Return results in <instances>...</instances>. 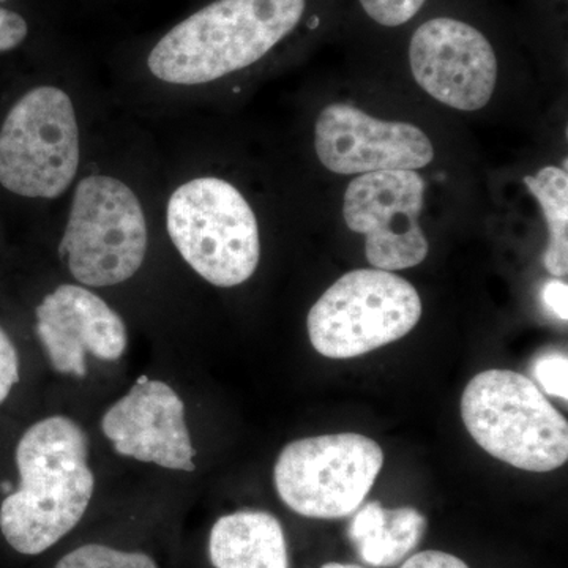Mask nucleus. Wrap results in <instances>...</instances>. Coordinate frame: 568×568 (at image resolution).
<instances>
[{"label":"nucleus","mask_w":568,"mask_h":568,"mask_svg":"<svg viewBox=\"0 0 568 568\" xmlns=\"http://www.w3.org/2000/svg\"><path fill=\"white\" fill-rule=\"evenodd\" d=\"M537 383L547 394L568 399V357L562 353L540 355L534 364Z\"/></svg>","instance_id":"18"},{"label":"nucleus","mask_w":568,"mask_h":568,"mask_svg":"<svg viewBox=\"0 0 568 568\" xmlns=\"http://www.w3.org/2000/svg\"><path fill=\"white\" fill-rule=\"evenodd\" d=\"M422 313L420 295L407 280L381 268H357L321 295L306 327L324 357L354 358L405 338Z\"/></svg>","instance_id":"5"},{"label":"nucleus","mask_w":568,"mask_h":568,"mask_svg":"<svg viewBox=\"0 0 568 568\" xmlns=\"http://www.w3.org/2000/svg\"><path fill=\"white\" fill-rule=\"evenodd\" d=\"M103 435L119 455L164 469L193 473L192 437L181 396L162 381L141 377L102 418Z\"/></svg>","instance_id":"12"},{"label":"nucleus","mask_w":568,"mask_h":568,"mask_svg":"<svg viewBox=\"0 0 568 568\" xmlns=\"http://www.w3.org/2000/svg\"><path fill=\"white\" fill-rule=\"evenodd\" d=\"M0 2H2V0H0Z\"/></svg>","instance_id":"26"},{"label":"nucleus","mask_w":568,"mask_h":568,"mask_svg":"<svg viewBox=\"0 0 568 568\" xmlns=\"http://www.w3.org/2000/svg\"><path fill=\"white\" fill-rule=\"evenodd\" d=\"M425 181L417 171L362 174L347 185L343 219L353 233L365 235L373 268L395 272L416 267L428 256L420 226Z\"/></svg>","instance_id":"9"},{"label":"nucleus","mask_w":568,"mask_h":568,"mask_svg":"<svg viewBox=\"0 0 568 568\" xmlns=\"http://www.w3.org/2000/svg\"><path fill=\"white\" fill-rule=\"evenodd\" d=\"M28 33V22L21 14L0 9V52L11 51L20 47Z\"/></svg>","instance_id":"21"},{"label":"nucleus","mask_w":568,"mask_h":568,"mask_svg":"<svg viewBox=\"0 0 568 568\" xmlns=\"http://www.w3.org/2000/svg\"><path fill=\"white\" fill-rule=\"evenodd\" d=\"M526 186L540 204L548 224L545 268L564 278L568 274V175L566 170L547 166L536 175H526Z\"/></svg>","instance_id":"16"},{"label":"nucleus","mask_w":568,"mask_h":568,"mask_svg":"<svg viewBox=\"0 0 568 568\" xmlns=\"http://www.w3.org/2000/svg\"><path fill=\"white\" fill-rule=\"evenodd\" d=\"M209 555L215 568H290L282 523L261 510L220 518L211 530Z\"/></svg>","instance_id":"14"},{"label":"nucleus","mask_w":568,"mask_h":568,"mask_svg":"<svg viewBox=\"0 0 568 568\" xmlns=\"http://www.w3.org/2000/svg\"><path fill=\"white\" fill-rule=\"evenodd\" d=\"M2 489H6V491L11 493V485L9 484V481H7V484L2 485Z\"/></svg>","instance_id":"25"},{"label":"nucleus","mask_w":568,"mask_h":568,"mask_svg":"<svg viewBox=\"0 0 568 568\" xmlns=\"http://www.w3.org/2000/svg\"><path fill=\"white\" fill-rule=\"evenodd\" d=\"M321 568H364V567L355 566V564L328 562V564H324V566Z\"/></svg>","instance_id":"24"},{"label":"nucleus","mask_w":568,"mask_h":568,"mask_svg":"<svg viewBox=\"0 0 568 568\" xmlns=\"http://www.w3.org/2000/svg\"><path fill=\"white\" fill-rule=\"evenodd\" d=\"M80 166V130L73 102L52 85L26 93L0 129V183L24 197L54 200Z\"/></svg>","instance_id":"7"},{"label":"nucleus","mask_w":568,"mask_h":568,"mask_svg":"<svg viewBox=\"0 0 568 568\" xmlns=\"http://www.w3.org/2000/svg\"><path fill=\"white\" fill-rule=\"evenodd\" d=\"M426 0H361L365 13L386 28H398L413 20Z\"/></svg>","instance_id":"19"},{"label":"nucleus","mask_w":568,"mask_h":568,"mask_svg":"<svg viewBox=\"0 0 568 568\" xmlns=\"http://www.w3.org/2000/svg\"><path fill=\"white\" fill-rule=\"evenodd\" d=\"M148 252V224L136 194L111 175L78 183L59 256L78 282L115 286L132 278Z\"/></svg>","instance_id":"6"},{"label":"nucleus","mask_w":568,"mask_h":568,"mask_svg":"<svg viewBox=\"0 0 568 568\" xmlns=\"http://www.w3.org/2000/svg\"><path fill=\"white\" fill-rule=\"evenodd\" d=\"M462 417L478 446L517 469L551 473L567 463V418L517 372L474 376L463 392Z\"/></svg>","instance_id":"3"},{"label":"nucleus","mask_w":568,"mask_h":568,"mask_svg":"<svg viewBox=\"0 0 568 568\" xmlns=\"http://www.w3.org/2000/svg\"><path fill=\"white\" fill-rule=\"evenodd\" d=\"M306 0H215L171 29L149 54L156 80L207 84L244 70L297 28Z\"/></svg>","instance_id":"2"},{"label":"nucleus","mask_w":568,"mask_h":568,"mask_svg":"<svg viewBox=\"0 0 568 568\" xmlns=\"http://www.w3.org/2000/svg\"><path fill=\"white\" fill-rule=\"evenodd\" d=\"M20 488L0 506L11 548L36 556L58 544L84 517L95 488L84 429L69 417L37 422L17 447Z\"/></svg>","instance_id":"1"},{"label":"nucleus","mask_w":568,"mask_h":568,"mask_svg":"<svg viewBox=\"0 0 568 568\" xmlns=\"http://www.w3.org/2000/svg\"><path fill=\"white\" fill-rule=\"evenodd\" d=\"M399 568H469L465 560L444 551H422L410 556Z\"/></svg>","instance_id":"22"},{"label":"nucleus","mask_w":568,"mask_h":568,"mask_svg":"<svg viewBox=\"0 0 568 568\" xmlns=\"http://www.w3.org/2000/svg\"><path fill=\"white\" fill-rule=\"evenodd\" d=\"M383 466V448L358 433L305 437L276 459L275 488L302 517L346 518L364 504Z\"/></svg>","instance_id":"8"},{"label":"nucleus","mask_w":568,"mask_h":568,"mask_svg":"<svg viewBox=\"0 0 568 568\" xmlns=\"http://www.w3.org/2000/svg\"><path fill=\"white\" fill-rule=\"evenodd\" d=\"M541 295H544V304L547 305L552 315L559 317L560 321L568 320V286L566 282L560 278L551 280V282L545 284L544 294Z\"/></svg>","instance_id":"23"},{"label":"nucleus","mask_w":568,"mask_h":568,"mask_svg":"<svg viewBox=\"0 0 568 568\" xmlns=\"http://www.w3.org/2000/svg\"><path fill=\"white\" fill-rule=\"evenodd\" d=\"M409 63L417 84L454 110H481L495 93V48L465 21L435 18L424 22L410 39Z\"/></svg>","instance_id":"10"},{"label":"nucleus","mask_w":568,"mask_h":568,"mask_svg":"<svg viewBox=\"0 0 568 568\" xmlns=\"http://www.w3.org/2000/svg\"><path fill=\"white\" fill-rule=\"evenodd\" d=\"M20 381V358L9 335L0 328V405Z\"/></svg>","instance_id":"20"},{"label":"nucleus","mask_w":568,"mask_h":568,"mask_svg":"<svg viewBox=\"0 0 568 568\" xmlns=\"http://www.w3.org/2000/svg\"><path fill=\"white\" fill-rule=\"evenodd\" d=\"M55 568H159L142 552H125L104 545H84L59 560Z\"/></svg>","instance_id":"17"},{"label":"nucleus","mask_w":568,"mask_h":568,"mask_svg":"<svg viewBox=\"0 0 568 568\" xmlns=\"http://www.w3.org/2000/svg\"><path fill=\"white\" fill-rule=\"evenodd\" d=\"M166 224L183 260L213 286H239L256 272V215L230 182L200 178L183 183L168 203Z\"/></svg>","instance_id":"4"},{"label":"nucleus","mask_w":568,"mask_h":568,"mask_svg":"<svg viewBox=\"0 0 568 568\" xmlns=\"http://www.w3.org/2000/svg\"><path fill=\"white\" fill-rule=\"evenodd\" d=\"M37 335L52 368L62 375H88L85 355L114 362L129 343L125 323L99 295L62 284L37 306Z\"/></svg>","instance_id":"13"},{"label":"nucleus","mask_w":568,"mask_h":568,"mask_svg":"<svg viewBox=\"0 0 568 568\" xmlns=\"http://www.w3.org/2000/svg\"><path fill=\"white\" fill-rule=\"evenodd\" d=\"M315 148L323 166L339 175L417 171L435 160L433 142L418 126L381 121L347 103L321 111Z\"/></svg>","instance_id":"11"},{"label":"nucleus","mask_w":568,"mask_h":568,"mask_svg":"<svg viewBox=\"0 0 568 568\" xmlns=\"http://www.w3.org/2000/svg\"><path fill=\"white\" fill-rule=\"evenodd\" d=\"M347 537L368 566H398L424 540L426 518L417 508H384L373 500L354 511Z\"/></svg>","instance_id":"15"}]
</instances>
